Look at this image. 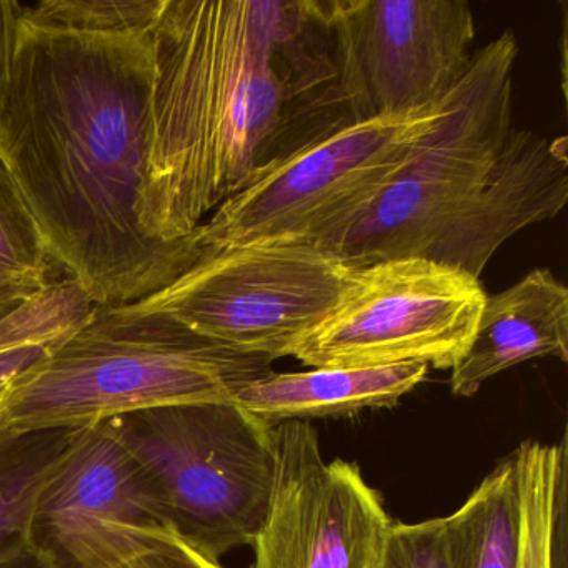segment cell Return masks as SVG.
I'll return each mask as SVG.
<instances>
[{"instance_id": "6da1fadb", "label": "cell", "mask_w": 568, "mask_h": 568, "mask_svg": "<svg viewBox=\"0 0 568 568\" xmlns=\"http://www.w3.org/2000/svg\"><path fill=\"white\" fill-rule=\"evenodd\" d=\"M152 31L85 34L22 18L0 78V155L62 277L99 307L151 297L197 262V234L139 224Z\"/></svg>"}, {"instance_id": "7a4b0ae2", "label": "cell", "mask_w": 568, "mask_h": 568, "mask_svg": "<svg viewBox=\"0 0 568 568\" xmlns=\"http://www.w3.org/2000/svg\"><path fill=\"white\" fill-rule=\"evenodd\" d=\"M138 217L184 241L262 172L348 124L321 0H164Z\"/></svg>"}, {"instance_id": "3957f363", "label": "cell", "mask_w": 568, "mask_h": 568, "mask_svg": "<svg viewBox=\"0 0 568 568\" xmlns=\"http://www.w3.org/2000/svg\"><path fill=\"white\" fill-rule=\"evenodd\" d=\"M272 362L161 312L95 305L61 347L9 385L0 427L74 430L169 405L232 402L271 374Z\"/></svg>"}, {"instance_id": "277c9868", "label": "cell", "mask_w": 568, "mask_h": 568, "mask_svg": "<svg viewBox=\"0 0 568 568\" xmlns=\"http://www.w3.org/2000/svg\"><path fill=\"white\" fill-rule=\"evenodd\" d=\"M514 32L477 49L447 98V111L400 174L337 231L317 239L351 267L422 257L470 207L514 129Z\"/></svg>"}, {"instance_id": "5b68a950", "label": "cell", "mask_w": 568, "mask_h": 568, "mask_svg": "<svg viewBox=\"0 0 568 568\" xmlns=\"http://www.w3.org/2000/svg\"><path fill=\"white\" fill-rule=\"evenodd\" d=\"M159 521L212 560L252 545L271 498L274 428L232 402L112 418Z\"/></svg>"}, {"instance_id": "8992f818", "label": "cell", "mask_w": 568, "mask_h": 568, "mask_svg": "<svg viewBox=\"0 0 568 568\" xmlns=\"http://www.w3.org/2000/svg\"><path fill=\"white\" fill-rule=\"evenodd\" d=\"M447 98L407 114L348 122L315 139L224 202L195 232L199 242L225 247L282 237L317 241L337 231L400 174L447 111Z\"/></svg>"}, {"instance_id": "52a82bcc", "label": "cell", "mask_w": 568, "mask_h": 568, "mask_svg": "<svg viewBox=\"0 0 568 568\" xmlns=\"http://www.w3.org/2000/svg\"><path fill=\"white\" fill-rule=\"evenodd\" d=\"M354 271L304 237L204 247L172 284L134 304L235 351L277 361L334 307Z\"/></svg>"}, {"instance_id": "ba28073f", "label": "cell", "mask_w": 568, "mask_h": 568, "mask_svg": "<svg viewBox=\"0 0 568 568\" xmlns=\"http://www.w3.org/2000/svg\"><path fill=\"white\" fill-rule=\"evenodd\" d=\"M485 294L480 278L422 257L357 267L334 307L288 357L312 368L425 364L450 371L465 354Z\"/></svg>"}, {"instance_id": "9c48e42d", "label": "cell", "mask_w": 568, "mask_h": 568, "mask_svg": "<svg viewBox=\"0 0 568 568\" xmlns=\"http://www.w3.org/2000/svg\"><path fill=\"white\" fill-rule=\"evenodd\" d=\"M351 122L445 101L474 55L467 0H321Z\"/></svg>"}, {"instance_id": "30bf717a", "label": "cell", "mask_w": 568, "mask_h": 568, "mask_svg": "<svg viewBox=\"0 0 568 568\" xmlns=\"http://www.w3.org/2000/svg\"><path fill=\"white\" fill-rule=\"evenodd\" d=\"M275 471L251 568H378L392 520L354 462H327L311 422L274 428Z\"/></svg>"}, {"instance_id": "8fae6325", "label": "cell", "mask_w": 568, "mask_h": 568, "mask_svg": "<svg viewBox=\"0 0 568 568\" xmlns=\"http://www.w3.org/2000/svg\"><path fill=\"white\" fill-rule=\"evenodd\" d=\"M158 524L144 480L111 422L74 428L39 498L38 547L61 568H119Z\"/></svg>"}, {"instance_id": "7c38bea8", "label": "cell", "mask_w": 568, "mask_h": 568, "mask_svg": "<svg viewBox=\"0 0 568 568\" xmlns=\"http://www.w3.org/2000/svg\"><path fill=\"white\" fill-rule=\"evenodd\" d=\"M568 201L567 141L514 125L494 174L425 258L480 278L505 241L557 217Z\"/></svg>"}, {"instance_id": "4fadbf2b", "label": "cell", "mask_w": 568, "mask_h": 568, "mask_svg": "<svg viewBox=\"0 0 568 568\" xmlns=\"http://www.w3.org/2000/svg\"><path fill=\"white\" fill-rule=\"evenodd\" d=\"M545 357L568 362V288L534 268L485 298L470 345L450 368L452 394L474 397L495 375Z\"/></svg>"}, {"instance_id": "5bb4252c", "label": "cell", "mask_w": 568, "mask_h": 568, "mask_svg": "<svg viewBox=\"0 0 568 568\" xmlns=\"http://www.w3.org/2000/svg\"><path fill=\"white\" fill-rule=\"evenodd\" d=\"M428 365L397 364L364 368L274 371L237 392L232 404L277 427L282 422L354 415L394 407L427 378Z\"/></svg>"}, {"instance_id": "9a60e30c", "label": "cell", "mask_w": 568, "mask_h": 568, "mask_svg": "<svg viewBox=\"0 0 568 568\" xmlns=\"http://www.w3.org/2000/svg\"><path fill=\"white\" fill-rule=\"evenodd\" d=\"M567 435L558 444L525 440L511 452L520 501L518 568H567Z\"/></svg>"}, {"instance_id": "2e32d148", "label": "cell", "mask_w": 568, "mask_h": 568, "mask_svg": "<svg viewBox=\"0 0 568 568\" xmlns=\"http://www.w3.org/2000/svg\"><path fill=\"white\" fill-rule=\"evenodd\" d=\"M72 430L12 434L0 427V568L38 548L39 498L71 444Z\"/></svg>"}, {"instance_id": "e0dca14e", "label": "cell", "mask_w": 568, "mask_h": 568, "mask_svg": "<svg viewBox=\"0 0 568 568\" xmlns=\"http://www.w3.org/2000/svg\"><path fill=\"white\" fill-rule=\"evenodd\" d=\"M444 525L450 568H518L520 501L511 455Z\"/></svg>"}, {"instance_id": "ac0fdd59", "label": "cell", "mask_w": 568, "mask_h": 568, "mask_svg": "<svg viewBox=\"0 0 568 568\" xmlns=\"http://www.w3.org/2000/svg\"><path fill=\"white\" fill-rule=\"evenodd\" d=\"M95 304L69 278L39 292L0 321V388L31 371L85 324Z\"/></svg>"}, {"instance_id": "d6986e66", "label": "cell", "mask_w": 568, "mask_h": 568, "mask_svg": "<svg viewBox=\"0 0 568 568\" xmlns=\"http://www.w3.org/2000/svg\"><path fill=\"white\" fill-rule=\"evenodd\" d=\"M62 278L0 155V321Z\"/></svg>"}, {"instance_id": "ffe728a7", "label": "cell", "mask_w": 568, "mask_h": 568, "mask_svg": "<svg viewBox=\"0 0 568 568\" xmlns=\"http://www.w3.org/2000/svg\"><path fill=\"white\" fill-rule=\"evenodd\" d=\"M164 0H41L22 4V18L41 28L85 34L152 31Z\"/></svg>"}, {"instance_id": "44dd1931", "label": "cell", "mask_w": 568, "mask_h": 568, "mask_svg": "<svg viewBox=\"0 0 568 568\" xmlns=\"http://www.w3.org/2000/svg\"><path fill=\"white\" fill-rule=\"evenodd\" d=\"M378 568H450L444 518L417 524L392 521Z\"/></svg>"}, {"instance_id": "7402d4cb", "label": "cell", "mask_w": 568, "mask_h": 568, "mask_svg": "<svg viewBox=\"0 0 568 568\" xmlns=\"http://www.w3.org/2000/svg\"><path fill=\"white\" fill-rule=\"evenodd\" d=\"M119 568H224L182 540L174 530L158 524L149 528L144 545Z\"/></svg>"}, {"instance_id": "603a6c76", "label": "cell", "mask_w": 568, "mask_h": 568, "mask_svg": "<svg viewBox=\"0 0 568 568\" xmlns=\"http://www.w3.org/2000/svg\"><path fill=\"white\" fill-rule=\"evenodd\" d=\"M21 12L22 2L19 0H0V78L4 74L9 55H11Z\"/></svg>"}, {"instance_id": "cb8c5ba5", "label": "cell", "mask_w": 568, "mask_h": 568, "mask_svg": "<svg viewBox=\"0 0 568 568\" xmlns=\"http://www.w3.org/2000/svg\"><path fill=\"white\" fill-rule=\"evenodd\" d=\"M11 568H61L55 558L44 548L38 547L34 554L29 555L24 560Z\"/></svg>"}, {"instance_id": "d4e9b609", "label": "cell", "mask_w": 568, "mask_h": 568, "mask_svg": "<svg viewBox=\"0 0 568 568\" xmlns=\"http://www.w3.org/2000/svg\"><path fill=\"white\" fill-rule=\"evenodd\" d=\"M9 385L8 387L0 388V420H2V415H4V405L6 400H8Z\"/></svg>"}]
</instances>
